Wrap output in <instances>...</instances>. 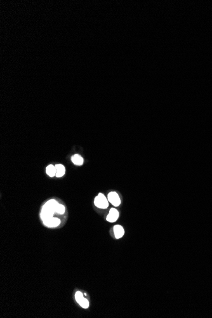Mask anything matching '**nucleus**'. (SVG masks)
I'll list each match as a JSON object with an SVG mask.
<instances>
[{
    "mask_svg": "<svg viewBox=\"0 0 212 318\" xmlns=\"http://www.w3.org/2000/svg\"><path fill=\"white\" fill-rule=\"evenodd\" d=\"M59 205L60 204L55 199H50L46 202L43 205L40 214L42 220L50 219L54 216V213H57Z\"/></svg>",
    "mask_w": 212,
    "mask_h": 318,
    "instance_id": "f257e3e1",
    "label": "nucleus"
},
{
    "mask_svg": "<svg viewBox=\"0 0 212 318\" xmlns=\"http://www.w3.org/2000/svg\"><path fill=\"white\" fill-rule=\"evenodd\" d=\"M94 204L98 208L106 209L109 206V201L103 194L100 193L95 198Z\"/></svg>",
    "mask_w": 212,
    "mask_h": 318,
    "instance_id": "f03ea898",
    "label": "nucleus"
},
{
    "mask_svg": "<svg viewBox=\"0 0 212 318\" xmlns=\"http://www.w3.org/2000/svg\"><path fill=\"white\" fill-rule=\"evenodd\" d=\"M108 199L114 206H118L121 204V199L116 192H111L109 193Z\"/></svg>",
    "mask_w": 212,
    "mask_h": 318,
    "instance_id": "7ed1b4c3",
    "label": "nucleus"
},
{
    "mask_svg": "<svg viewBox=\"0 0 212 318\" xmlns=\"http://www.w3.org/2000/svg\"><path fill=\"white\" fill-rule=\"evenodd\" d=\"M44 224L48 227H55L61 224V220L57 217H53L43 221Z\"/></svg>",
    "mask_w": 212,
    "mask_h": 318,
    "instance_id": "20e7f679",
    "label": "nucleus"
},
{
    "mask_svg": "<svg viewBox=\"0 0 212 318\" xmlns=\"http://www.w3.org/2000/svg\"><path fill=\"white\" fill-rule=\"evenodd\" d=\"M119 217V212L115 208H111L109 211L108 215L107 216V220L109 222H116Z\"/></svg>",
    "mask_w": 212,
    "mask_h": 318,
    "instance_id": "39448f33",
    "label": "nucleus"
},
{
    "mask_svg": "<svg viewBox=\"0 0 212 318\" xmlns=\"http://www.w3.org/2000/svg\"><path fill=\"white\" fill-rule=\"evenodd\" d=\"M113 229H114V233L115 238L116 239H120L122 238L124 234V229L123 228L122 226L120 225H116L114 227Z\"/></svg>",
    "mask_w": 212,
    "mask_h": 318,
    "instance_id": "423d86ee",
    "label": "nucleus"
},
{
    "mask_svg": "<svg viewBox=\"0 0 212 318\" xmlns=\"http://www.w3.org/2000/svg\"><path fill=\"white\" fill-rule=\"evenodd\" d=\"M56 168V177H62L65 175V168L64 165L61 164H57L55 165Z\"/></svg>",
    "mask_w": 212,
    "mask_h": 318,
    "instance_id": "0eeeda50",
    "label": "nucleus"
},
{
    "mask_svg": "<svg viewBox=\"0 0 212 318\" xmlns=\"http://www.w3.org/2000/svg\"><path fill=\"white\" fill-rule=\"evenodd\" d=\"M71 161L75 165H78V166H80L83 165L84 160H83V158L80 155L76 154H75L74 156H72L71 158Z\"/></svg>",
    "mask_w": 212,
    "mask_h": 318,
    "instance_id": "6e6552de",
    "label": "nucleus"
},
{
    "mask_svg": "<svg viewBox=\"0 0 212 318\" xmlns=\"http://www.w3.org/2000/svg\"><path fill=\"white\" fill-rule=\"evenodd\" d=\"M46 173L50 177H55L56 175V168L55 166L53 165H48L46 168Z\"/></svg>",
    "mask_w": 212,
    "mask_h": 318,
    "instance_id": "1a4fd4ad",
    "label": "nucleus"
},
{
    "mask_svg": "<svg viewBox=\"0 0 212 318\" xmlns=\"http://www.w3.org/2000/svg\"><path fill=\"white\" fill-rule=\"evenodd\" d=\"M83 298H84L83 295V293L81 292H79V291H78V292H76V293L75 294V299H76V302L78 303H80V302L83 300Z\"/></svg>",
    "mask_w": 212,
    "mask_h": 318,
    "instance_id": "9d476101",
    "label": "nucleus"
},
{
    "mask_svg": "<svg viewBox=\"0 0 212 318\" xmlns=\"http://www.w3.org/2000/svg\"><path fill=\"white\" fill-rule=\"evenodd\" d=\"M79 304L84 309H87L89 307V302L87 299H85V298H83V300Z\"/></svg>",
    "mask_w": 212,
    "mask_h": 318,
    "instance_id": "9b49d317",
    "label": "nucleus"
},
{
    "mask_svg": "<svg viewBox=\"0 0 212 318\" xmlns=\"http://www.w3.org/2000/svg\"><path fill=\"white\" fill-rule=\"evenodd\" d=\"M65 212V206L63 205H61L60 204V205H59L58 206V212H57V213H59V214H64Z\"/></svg>",
    "mask_w": 212,
    "mask_h": 318,
    "instance_id": "f8f14e48",
    "label": "nucleus"
}]
</instances>
